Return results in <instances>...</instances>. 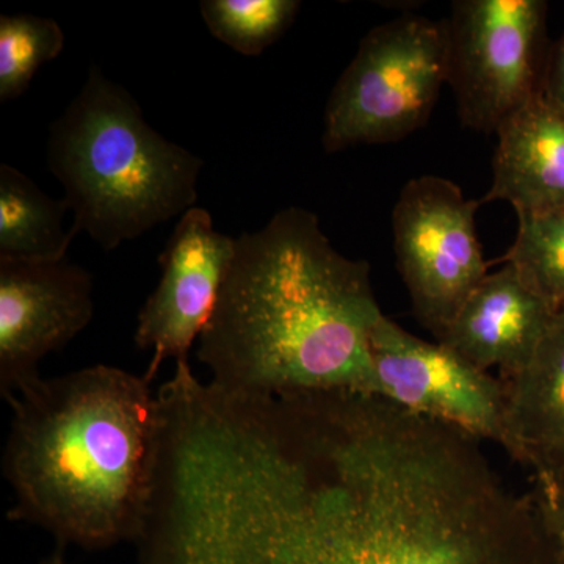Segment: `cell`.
<instances>
[{
  "mask_svg": "<svg viewBox=\"0 0 564 564\" xmlns=\"http://www.w3.org/2000/svg\"><path fill=\"white\" fill-rule=\"evenodd\" d=\"M492 184L481 204L507 202L516 214L564 207V107L541 95L500 126Z\"/></svg>",
  "mask_w": 564,
  "mask_h": 564,
  "instance_id": "12",
  "label": "cell"
},
{
  "mask_svg": "<svg viewBox=\"0 0 564 564\" xmlns=\"http://www.w3.org/2000/svg\"><path fill=\"white\" fill-rule=\"evenodd\" d=\"M447 20L399 17L367 32L326 104L322 144H388L423 128L447 84Z\"/></svg>",
  "mask_w": 564,
  "mask_h": 564,
  "instance_id": "5",
  "label": "cell"
},
{
  "mask_svg": "<svg viewBox=\"0 0 564 564\" xmlns=\"http://www.w3.org/2000/svg\"><path fill=\"white\" fill-rule=\"evenodd\" d=\"M480 202L440 176L408 181L392 212L393 250L415 318L437 340L488 274L475 214Z\"/></svg>",
  "mask_w": 564,
  "mask_h": 564,
  "instance_id": "7",
  "label": "cell"
},
{
  "mask_svg": "<svg viewBox=\"0 0 564 564\" xmlns=\"http://www.w3.org/2000/svg\"><path fill=\"white\" fill-rule=\"evenodd\" d=\"M299 0H203L204 24L232 51L258 57L291 29Z\"/></svg>",
  "mask_w": 564,
  "mask_h": 564,
  "instance_id": "16",
  "label": "cell"
},
{
  "mask_svg": "<svg viewBox=\"0 0 564 564\" xmlns=\"http://www.w3.org/2000/svg\"><path fill=\"white\" fill-rule=\"evenodd\" d=\"M381 315L369 263L340 254L313 212L288 207L237 237L198 358L212 384L239 395H378Z\"/></svg>",
  "mask_w": 564,
  "mask_h": 564,
  "instance_id": "2",
  "label": "cell"
},
{
  "mask_svg": "<svg viewBox=\"0 0 564 564\" xmlns=\"http://www.w3.org/2000/svg\"><path fill=\"white\" fill-rule=\"evenodd\" d=\"M46 162L74 214L70 232H87L106 251L195 207L204 166L152 129L131 93L98 66L52 122Z\"/></svg>",
  "mask_w": 564,
  "mask_h": 564,
  "instance_id": "4",
  "label": "cell"
},
{
  "mask_svg": "<svg viewBox=\"0 0 564 564\" xmlns=\"http://www.w3.org/2000/svg\"><path fill=\"white\" fill-rule=\"evenodd\" d=\"M555 313L511 265L486 274L437 343L484 372H521Z\"/></svg>",
  "mask_w": 564,
  "mask_h": 564,
  "instance_id": "11",
  "label": "cell"
},
{
  "mask_svg": "<svg viewBox=\"0 0 564 564\" xmlns=\"http://www.w3.org/2000/svg\"><path fill=\"white\" fill-rule=\"evenodd\" d=\"M478 445L369 393L234 400L182 478L166 564H563Z\"/></svg>",
  "mask_w": 564,
  "mask_h": 564,
  "instance_id": "1",
  "label": "cell"
},
{
  "mask_svg": "<svg viewBox=\"0 0 564 564\" xmlns=\"http://www.w3.org/2000/svg\"><path fill=\"white\" fill-rule=\"evenodd\" d=\"M544 95L564 107V31L560 39L552 43L547 73H545Z\"/></svg>",
  "mask_w": 564,
  "mask_h": 564,
  "instance_id": "18",
  "label": "cell"
},
{
  "mask_svg": "<svg viewBox=\"0 0 564 564\" xmlns=\"http://www.w3.org/2000/svg\"><path fill=\"white\" fill-rule=\"evenodd\" d=\"M234 252L236 239L218 232L206 209L192 207L177 221L159 258L161 281L137 322V347L152 351L144 375L150 383L166 359L188 361L214 314Z\"/></svg>",
  "mask_w": 564,
  "mask_h": 564,
  "instance_id": "10",
  "label": "cell"
},
{
  "mask_svg": "<svg viewBox=\"0 0 564 564\" xmlns=\"http://www.w3.org/2000/svg\"><path fill=\"white\" fill-rule=\"evenodd\" d=\"M65 47V32L51 18L0 17V101L20 98L36 70L55 61Z\"/></svg>",
  "mask_w": 564,
  "mask_h": 564,
  "instance_id": "17",
  "label": "cell"
},
{
  "mask_svg": "<svg viewBox=\"0 0 564 564\" xmlns=\"http://www.w3.org/2000/svg\"><path fill=\"white\" fill-rule=\"evenodd\" d=\"M503 262L554 313L564 311V207L518 214V234Z\"/></svg>",
  "mask_w": 564,
  "mask_h": 564,
  "instance_id": "15",
  "label": "cell"
},
{
  "mask_svg": "<svg viewBox=\"0 0 564 564\" xmlns=\"http://www.w3.org/2000/svg\"><path fill=\"white\" fill-rule=\"evenodd\" d=\"M68 203L51 198L24 173L0 165V259L65 261L73 232L63 228Z\"/></svg>",
  "mask_w": 564,
  "mask_h": 564,
  "instance_id": "14",
  "label": "cell"
},
{
  "mask_svg": "<svg viewBox=\"0 0 564 564\" xmlns=\"http://www.w3.org/2000/svg\"><path fill=\"white\" fill-rule=\"evenodd\" d=\"M544 475H549V477L552 478V481L555 484L556 491H558L560 499H562L564 505V458L558 463V466H556L551 474Z\"/></svg>",
  "mask_w": 564,
  "mask_h": 564,
  "instance_id": "19",
  "label": "cell"
},
{
  "mask_svg": "<svg viewBox=\"0 0 564 564\" xmlns=\"http://www.w3.org/2000/svg\"><path fill=\"white\" fill-rule=\"evenodd\" d=\"M150 381L93 366L36 381L11 402L3 475L11 521L88 551L139 543L150 521L162 411Z\"/></svg>",
  "mask_w": 564,
  "mask_h": 564,
  "instance_id": "3",
  "label": "cell"
},
{
  "mask_svg": "<svg viewBox=\"0 0 564 564\" xmlns=\"http://www.w3.org/2000/svg\"><path fill=\"white\" fill-rule=\"evenodd\" d=\"M95 315L93 278L70 263L0 259V395L14 402L41 380L39 364Z\"/></svg>",
  "mask_w": 564,
  "mask_h": 564,
  "instance_id": "9",
  "label": "cell"
},
{
  "mask_svg": "<svg viewBox=\"0 0 564 564\" xmlns=\"http://www.w3.org/2000/svg\"><path fill=\"white\" fill-rule=\"evenodd\" d=\"M378 395L477 441L502 445L521 463L502 378L477 369L381 315L370 339Z\"/></svg>",
  "mask_w": 564,
  "mask_h": 564,
  "instance_id": "8",
  "label": "cell"
},
{
  "mask_svg": "<svg viewBox=\"0 0 564 564\" xmlns=\"http://www.w3.org/2000/svg\"><path fill=\"white\" fill-rule=\"evenodd\" d=\"M524 466L551 474L564 458V311L555 313L521 372L503 380Z\"/></svg>",
  "mask_w": 564,
  "mask_h": 564,
  "instance_id": "13",
  "label": "cell"
},
{
  "mask_svg": "<svg viewBox=\"0 0 564 564\" xmlns=\"http://www.w3.org/2000/svg\"><path fill=\"white\" fill-rule=\"evenodd\" d=\"M545 0H455L447 20V84L463 126L496 133L544 95L554 41Z\"/></svg>",
  "mask_w": 564,
  "mask_h": 564,
  "instance_id": "6",
  "label": "cell"
},
{
  "mask_svg": "<svg viewBox=\"0 0 564 564\" xmlns=\"http://www.w3.org/2000/svg\"><path fill=\"white\" fill-rule=\"evenodd\" d=\"M63 545H58L52 554L47 555L46 558L41 560L40 564H68L63 554Z\"/></svg>",
  "mask_w": 564,
  "mask_h": 564,
  "instance_id": "20",
  "label": "cell"
}]
</instances>
